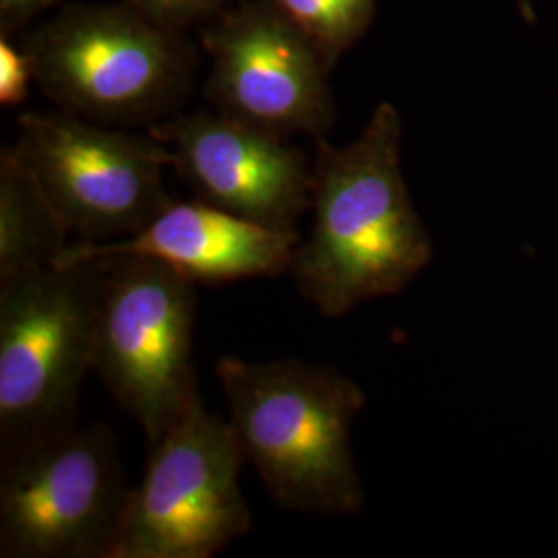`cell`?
Listing matches in <instances>:
<instances>
[{
	"instance_id": "cell-13",
	"label": "cell",
	"mask_w": 558,
	"mask_h": 558,
	"mask_svg": "<svg viewBox=\"0 0 558 558\" xmlns=\"http://www.w3.org/2000/svg\"><path fill=\"white\" fill-rule=\"evenodd\" d=\"M279 13L319 48L333 69L366 34L377 15V0H271Z\"/></svg>"
},
{
	"instance_id": "cell-6",
	"label": "cell",
	"mask_w": 558,
	"mask_h": 558,
	"mask_svg": "<svg viewBox=\"0 0 558 558\" xmlns=\"http://www.w3.org/2000/svg\"><path fill=\"white\" fill-rule=\"evenodd\" d=\"M244 461L232 422L199 401L151 442L110 558H211L246 536L253 515L240 488Z\"/></svg>"
},
{
	"instance_id": "cell-2",
	"label": "cell",
	"mask_w": 558,
	"mask_h": 558,
	"mask_svg": "<svg viewBox=\"0 0 558 558\" xmlns=\"http://www.w3.org/2000/svg\"><path fill=\"white\" fill-rule=\"evenodd\" d=\"M230 422L279 507L311 515H354L364 488L352 424L366 403L338 368L296 359L216 362Z\"/></svg>"
},
{
	"instance_id": "cell-3",
	"label": "cell",
	"mask_w": 558,
	"mask_h": 558,
	"mask_svg": "<svg viewBox=\"0 0 558 558\" xmlns=\"http://www.w3.org/2000/svg\"><path fill=\"white\" fill-rule=\"evenodd\" d=\"M179 32L129 4H73L34 29L23 50L62 110L147 131L177 117L193 87L195 54Z\"/></svg>"
},
{
	"instance_id": "cell-11",
	"label": "cell",
	"mask_w": 558,
	"mask_h": 558,
	"mask_svg": "<svg viewBox=\"0 0 558 558\" xmlns=\"http://www.w3.org/2000/svg\"><path fill=\"white\" fill-rule=\"evenodd\" d=\"M300 232L242 220L203 201L170 203L137 234L108 242H71L57 265L141 255L160 260L195 283L278 278L288 274Z\"/></svg>"
},
{
	"instance_id": "cell-16",
	"label": "cell",
	"mask_w": 558,
	"mask_h": 558,
	"mask_svg": "<svg viewBox=\"0 0 558 558\" xmlns=\"http://www.w3.org/2000/svg\"><path fill=\"white\" fill-rule=\"evenodd\" d=\"M57 0H0V27L2 36L15 32L25 21L32 20Z\"/></svg>"
},
{
	"instance_id": "cell-8",
	"label": "cell",
	"mask_w": 558,
	"mask_h": 558,
	"mask_svg": "<svg viewBox=\"0 0 558 558\" xmlns=\"http://www.w3.org/2000/svg\"><path fill=\"white\" fill-rule=\"evenodd\" d=\"M129 488L101 424L0 459V557L110 558Z\"/></svg>"
},
{
	"instance_id": "cell-15",
	"label": "cell",
	"mask_w": 558,
	"mask_h": 558,
	"mask_svg": "<svg viewBox=\"0 0 558 558\" xmlns=\"http://www.w3.org/2000/svg\"><path fill=\"white\" fill-rule=\"evenodd\" d=\"M36 81L32 60L25 50H17L7 36L0 38V104L20 106L27 100L29 85Z\"/></svg>"
},
{
	"instance_id": "cell-14",
	"label": "cell",
	"mask_w": 558,
	"mask_h": 558,
	"mask_svg": "<svg viewBox=\"0 0 558 558\" xmlns=\"http://www.w3.org/2000/svg\"><path fill=\"white\" fill-rule=\"evenodd\" d=\"M124 4L137 9L145 17L158 21L161 25L182 29L216 15L223 0H124Z\"/></svg>"
},
{
	"instance_id": "cell-9",
	"label": "cell",
	"mask_w": 558,
	"mask_h": 558,
	"mask_svg": "<svg viewBox=\"0 0 558 558\" xmlns=\"http://www.w3.org/2000/svg\"><path fill=\"white\" fill-rule=\"evenodd\" d=\"M205 96L226 117L279 137L325 140L336 122L329 62L271 0L246 2L203 36Z\"/></svg>"
},
{
	"instance_id": "cell-17",
	"label": "cell",
	"mask_w": 558,
	"mask_h": 558,
	"mask_svg": "<svg viewBox=\"0 0 558 558\" xmlns=\"http://www.w3.org/2000/svg\"><path fill=\"white\" fill-rule=\"evenodd\" d=\"M518 4L519 13L523 15V20L534 23L536 21V13H534V7H532V0H515Z\"/></svg>"
},
{
	"instance_id": "cell-1",
	"label": "cell",
	"mask_w": 558,
	"mask_h": 558,
	"mask_svg": "<svg viewBox=\"0 0 558 558\" xmlns=\"http://www.w3.org/2000/svg\"><path fill=\"white\" fill-rule=\"evenodd\" d=\"M311 211L288 274L327 319L399 294L428 267L435 248L403 180L393 104H379L348 145L317 141Z\"/></svg>"
},
{
	"instance_id": "cell-4",
	"label": "cell",
	"mask_w": 558,
	"mask_h": 558,
	"mask_svg": "<svg viewBox=\"0 0 558 558\" xmlns=\"http://www.w3.org/2000/svg\"><path fill=\"white\" fill-rule=\"evenodd\" d=\"M108 259L0 281V459L77 424Z\"/></svg>"
},
{
	"instance_id": "cell-12",
	"label": "cell",
	"mask_w": 558,
	"mask_h": 558,
	"mask_svg": "<svg viewBox=\"0 0 558 558\" xmlns=\"http://www.w3.org/2000/svg\"><path fill=\"white\" fill-rule=\"evenodd\" d=\"M71 232L13 147L0 154V281L54 267Z\"/></svg>"
},
{
	"instance_id": "cell-5",
	"label": "cell",
	"mask_w": 558,
	"mask_h": 558,
	"mask_svg": "<svg viewBox=\"0 0 558 558\" xmlns=\"http://www.w3.org/2000/svg\"><path fill=\"white\" fill-rule=\"evenodd\" d=\"M106 259L94 371L154 442L201 401L193 364L197 283L149 257Z\"/></svg>"
},
{
	"instance_id": "cell-7",
	"label": "cell",
	"mask_w": 558,
	"mask_h": 558,
	"mask_svg": "<svg viewBox=\"0 0 558 558\" xmlns=\"http://www.w3.org/2000/svg\"><path fill=\"white\" fill-rule=\"evenodd\" d=\"M13 151L66 223L73 242L137 234L172 197V154L149 133L81 119L66 110L25 112Z\"/></svg>"
},
{
	"instance_id": "cell-10",
	"label": "cell",
	"mask_w": 558,
	"mask_h": 558,
	"mask_svg": "<svg viewBox=\"0 0 558 558\" xmlns=\"http://www.w3.org/2000/svg\"><path fill=\"white\" fill-rule=\"evenodd\" d=\"M197 199L242 220L299 232L311 209L313 160L286 137L221 112L177 114L147 129Z\"/></svg>"
}]
</instances>
